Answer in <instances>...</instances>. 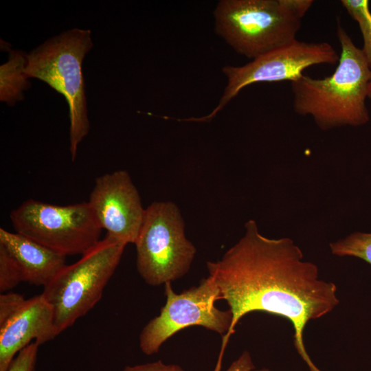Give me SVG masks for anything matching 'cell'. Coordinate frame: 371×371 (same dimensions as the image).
I'll use <instances>...</instances> for the list:
<instances>
[{
  "label": "cell",
  "mask_w": 371,
  "mask_h": 371,
  "mask_svg": "<svg viewBox=\"0 0 371 371\" xmlns=\"http://www.w3.org/2000/svg\"><path fill=\"white\" fill-rule=\"evenodd\" d=\"M87 202L107 236L126 245L135 244L146 209L126 170H117L97 177Z\"/></svg>",
  "instance_id": "10"
},
{
  "label": "cell",
  "mask_w": 371,
  "mask_h": 371,
  "mask_svg": "<svg viewBox=\"0 0 371 371\" xmlns=\"http://www.w3.org/2000/svg\"><path fill=\"white\" fill-rule=\"evenodd\" d=\"M122 371H185L176 364H166L161 360L135 366H126Z\"/></svg>",
  "instance_id": "19"
},
{
  "label": "cell",
  "mask_w": 371,
  "mask_h": 371,
  "mask_svg": "<svg viewBox=\"0 0 371 371\" xmlns=\"http://www.w3.org/2000/svg\"><path fill=\"white\" fill-rule=\"evenodd\" d=\"M337 37L341 50L332 75L313 78L302 74L291 82L295 112L313 117L323 131L359 126L370 120L366 100L371 82V69L361 49L355 45L340 24L337 26Z\"/></svg>",
  "instance_id": "2"
},
{
  "label": "cell",
  "mask_w": 371,
  "mask_h": 371,
  "mask_svg": "<svg viewBox=\"0 0 371 371\" xmlns=\"http://www.w3.org/2000/svg\"><path fill=\"white\" fill-rule=\"evenodd\" d=\"M339 56L327 42L306 43L297 39L269 51L243 66H225L223 72L227 85L216 107L207 115L188 118L185 121L207 122L245 87L256 82H292L307 67L338 63Z\"/></svg>",
  "instance_id": "9"
},
{
  "label": "cell",
  "mask_w": 371,
  "mask_h": 371,
  "mask_svg": "<svg viewBox=\"0 0 371 371\" xmlns=\"http://www.w3.org/2000/svg\"><path fill=\"white\" fill-rule=\"evenodd\" d=\"M10 218L16 233L66 256L85 254L100 240L102 229L87 201L57 205L31 199Z\"/></svg>",
  "instance_id": "7"
},
{
  "label": "cell",
  "mask_w": 371,
  "mask_h": 371,
  "mask_svg": "<svg viewBox=\"0 0 371 371\" xmlns=\"http://www.w3.org/2000/svg\"><path fill=\"white\" fill-rule=\"evenodd\" d=\"M344 7L359 24L363 40L361 49L365 58L371 69V12L367 0H346Z\"/></svg>",
  "instance_id": "15"
},
{
  "label": "cell",
  "mask_w": 371,
  "mask_h": 371,
  "mask_svg": "<svg viewBox=\"0 0 371 371\" xmlns=\"http://www.w3.org/2000/svg\"><path fill=\"white\" fill-rule=\"evenodd\" d=\"M21 282L22 278L16 262L8 251L0 245V292H8Z\"/></svg>",
  "instance_id": "16"
},
{
  "label": "cell",
  "mask_w": 371,
  "mask_h": 371,
  "mask_svg": "<svg viewBox=\"0 0 371 371\" xmlns=\"http://www.w3.org/2000/svg\"><path fill=\"white\" fill-rule=\"evenodd\" d=\"M54 311L42 294L26 300L21 309L0 327V371H6L23 348L41 345L58 335Z\"/></svg>",
  "instance_id": "11"
},
{
  "label": "cell",
  "mask_w": 371,
  "mask_h": 371,
  "mask_svg": "<svg viewBox=\"0 0 371 371\" xmlns=\"http://www.w3.org/2000/svg\"><path fill=\"white\" fill-rule=\"evenodd\" d=\"M245 234L216 261L206 263L209 276L232 315L224 348L242 317L262 311L287 319L294 328L297 352L310 369L315 365L304 344V330L311 320L332 311L339 303L337 286L319 278L314 263L304 260L302 250L289 238H269L249 220Z\"/></svg>",
  "instance_id": "1"
},
{
  "label": "cell",
  "mask_w": 371,
  "mask_h": 371,
  "mask_svg": "<svg viewBox=\"0 0 371 371\" xmlns=\"http://www.w3.org/2000/svg\"><path fill=\"white\" fill-rule=\"evenodd\" d=\"M368 98L371 99V82L368 87Z\"/></svg>",
  "instance_id": "21"
},
{
  "label": "cell",
  "mask_w": 371,
  "mask_h": 371,
  "mask_svg": "<svg viewBox=\"0 0 371 371\" xmlns=\"http://www.w3.org/2000/svg\"><path fill=\"white\" fill-rule=\"evenodd\" d=\"M0 245L16 262L22 282L30 284L44 287L66 265L65 255L3 228H0Z\"/></svg>",
  "instance_id": "12"
},
{
  "label": "cell",
  "mask_w": 371,
  "mask_h": 371,
  "mask_svg": "<svg viewBox=\"0 0 371 371\" xmlns=\"http://www.w3.org/2000/svg\"><path fill=\"white\" fill-rule=\"evenodd\" d=\"M39 344L33 341L23 348L11 361L6 371H36Z\"/></svg>",
  "instance_id": "17"
},
{
  "label": "cell",
  "mask_w": 371,
  "mask_h": 371,
  "mask_svg": "<svg viewBox=\"0 0 371 371\" xmlns=\"http://www.w3.org/2000/svg\"><path fill=\"white\" fill-rule=\"evenodd\" d=\"M126 245L106 235L77 262L66 265L44 286L41 294L53 309L58 334L86 315L101 299Z\"/></svg>",
  "instance_id": "5"
},
{
  "label": "cell",
  "mask_w": 371,
  "mask_h": 371,
  "mask_svg": "<svg viewBox=\"0 0 371 371\" xmlns=\"http://www.w3.org/2000/svg\"><path fill=\"white\" fill-rule=\"evenodd\" d=\"M26 299L21 294L6 292L0 295V327L10 320L23 306Z\"/></svg>",
  "instance_id": "18"
},
{
  "label": "cell",
  "mask_w": 371,
  "mask_h": 371,
  "mask_svg": "<svg viewBox=\"0 0 371 371\" xmlns=\"http://www.w3.org/2000/svg\"><path fill=\"white\" fill-rule=\"evenodd\" d=\"M333 254L360 258L371 265V233L356 232L330 243Z\"/></svg>",
  "instance_id": "14"
},
{
  "label": "cell",
  "mask_w": 371,
  "mask_h": 371,
  "mask_svg": "<svg viewBox=\"0 0 371 371\" xmlns=\"http://www.w3.org/2000/svg\"><path fill=\"white\" fill-rule=\"evenodd\" d=\"M6 48L9 52L8 60L0 67V100L13 106L24 98V91L31 87L25 73L27 54Z\"/></svg>",
  "instance_id": "13"
},
{
  "label": "cell",
  "mask_w": 371,
  "mask_h": 371,
  "mask_svg": "<svg viewBox=\"0 0 371 371\" xmlns=\"http://www.w3.org/2000/svg\"><path fill=\"white\" fill-rule=\"evenodd\" d=\"M165 286L166 301L160 313L142 329L139 339L143 353H157L162 344L177 332L192 326H199L225 337L229 332L232 315L228 309L215 306L219 300L218 289L208 276L202 278L197 286L175 293L168 282Z\"/></svg>",
  "instance_id": "8"
},
{
  "label": "cell",
  "mask_w": 371,
  "mask_h": 371,
  "mask_svg": "<svg viewBox=\"0 0 371 371\" xmlns=\"http://www.w3.org/2000/svg\"><path fill=\"white\" fill-rule=\"evenodd\" d=\"M225 371H271L264 368L256 369L250 353L245 350L234 361Z\"/></svg>",
  "instance_id": "20"
},
{
  "label": "cell",
  "mask_w": 371,
  "mask_h": 371,
  "mask_svg": "<svg viewBox=\"0 0 371 371\" xmlns=\"http://www.w3.org/2000/svg\"><path fill=\"white\" fill-rule=\"evenodd\" d=\"M135 245L137 269L150 286L182 278L190 270L196 252L186 236L180 210L171 201H155L146 208Z\"/></svg>",
  "instance_id": "6"
},
{
  "label": "cell",
  "mask_w": 371,
  "mask_h": 371,
  "mask_svg": "<svg viewBox=\"0 0 371 371\" xmlns=\"http://www.w3.org/2000/svg\"><path fill=\"white\" fill-rule=\"evenodd\" d=\"M312 0H221L215 30L237 53L254 59L296 39Z\"/></svg>",
  "instance_id": "3"
},
{
  "label": "cell",
  "mask_w": 371,
  "mask_h": 371,
  "mask_svg": "<svg viewBox=\"0 0 371 371\" xmlns=\"http://www.w3.org/2000/svg\"><path fill=\"white\" fill-rule=\"evenodd\" d=\"M89 30L74 28L52 37L27 54L25 73L63 95L69 106V150L75 161L90 129L82 65L93 47Z\"/></svg>",
  "instance_id": "4"
}]
</instances>
